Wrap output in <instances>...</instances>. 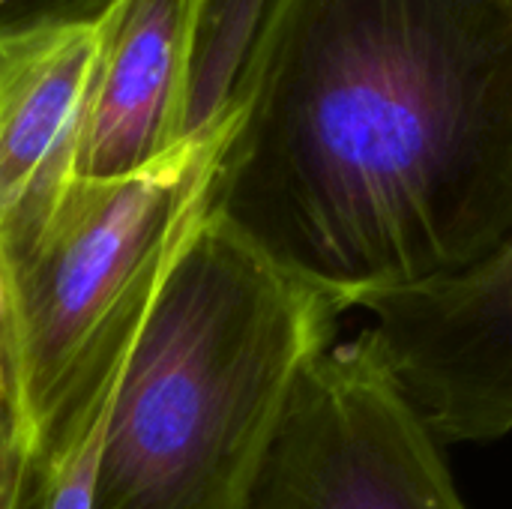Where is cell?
Masks as SVG:
<instances>
[{
	"label": "cell",
	"mask_w": 512,
	"mask_h": 509,
	"mask_svg": "<svg viewBox=\"0 0 512 509\" xmlns=\"http://www.w3.org/2000/svg\"><path fill=\"white\" fill-rule=\"evenodd\" d=\"M207 213L336 312L512 240V0H273Z\"/></svg>",
	"instance_id": "cell-1"
},
{
	"label": "cell",
	"mask_w": 512,
	"mask_h": 509,
	"mask_svg": "<svg viewBox=\"0 0 512 509\" xmlns=\"http://www.w3.org/2000/svg\"><path fill=\"white\" fill-rule=\"evenodd\" d=\"M339 315L201 207L123 363L90 509H246Z\"/></svg>",
	"instance_id": "cell-2"
},
{
	"label": "cell",
	"mask_w": 512,
	"mask_h": 509,
	"mask_svg": "<svg viewBox=\"0 0 512 509\" xmlns=\"http://www.w3.org/2000/svg\"><path fill=\"white\" fill-rule=\"evenodd\" d=\"M237 108L144 171L75 180L33 246L6 264L24 423L51 474L111 405L159 279L201 213Z\"/></svg>",
	"instance_id": "cell-3"
},
{
	"label": "cell",
	"mask_w": 512,
	"mask_h": 509,
	"mask_svg": "<svg viewBox=\"0 0 512 509\" xmlns=\"http://www.w3.org/2000/svg\"><path fill=\"white\" fill-rule=\"evenodd\" d=\"M246 509H468L372 330L297 381Z\"/></svg>",
	"instance_id": "cell-4"
},
{
	"label": "cell",
	"mask_w": 512,
	"mask_h": 509,
	"mask_svg": "<svg viewBox=\"0 0 512 509\" xmlns=\"http://www.w3.org/2000/svg\"><path fill=\"white\" fill-rule=\"evenodd\" d=\"M366 312L441 444L512 435V240L459 279L375 300Z\"/></svg>",
	"instance_id": "cell-5"
},
{
	"label": "cell",
	"mask_w": 512,
	"mask_h": 509,
	"mask_svg": "<svg viewBox=\"0 0 512 509\" xmlns=\"http://www.w3.org/2000/svg\"><path fill=\"white\" fill-rule=\"evenodd\" d=\"M108 30L111 12L0 45L3 267L33 246L78 180V153Z\"/></svg>",
	"instance_id": "cell-6"
},
{
	"label": "cell",
	"mask_w": 512,
	"mask_h": 509,
	"mask_svg": "<svg viewBox=\"0 0 512 509\" xmlns=\"http://www.w3.org/2000/svg\"><path fill=\"white\" fill-rule=\"evenodd\" d=\"M207 0H117L84 123L78 180H117L186 141Z\"/></svg>",
	"instance_id": "cell-7"
},
{
	"label": "cell",
	"mask_w": 512,
	"mask_h": 509,
	"mask_svg": "<svg viewBox=\"0 0 512 509\" xmlns=\"http://www.w3.org/2000/svg\"><path fill=\"white\" fill-rule=\"evenodd\" d=\"M273 0H207L192 93L186 138L201 135L225 123L234 111V96Z\"/></svg>",
	"instance_id": "cell-8"
},
{
	"label": "cell",
	"mask_w": 512,
	"mask_h": 509,
	"mask_svg": "<svg viewBox=\"0 0 512 509\" xmlns=\"http://www.w3.org/2000/svg\"><path fill=\"white\" fill-rule=\"evenodd\" d=\"M48 480L24 423L0 429V509H45Z\"/></svg>",
	"instance_id": "cell-9"
},
{
	"label": "cell",
	"mask_w": 512,
	"mask_h": 509,
	"mask_svg": "<svg viewBox=\"0 0 512 509\" xmlns=\"http://www.w3.org/2000/svg\"><path fill=\"white\" fill-rule=\"evenodd\" d=\"M117 0H0V45L42 30L96 21Z\"/></svg>",
	"instance_id": "cell-10"
},
{
	"label": "cell",
	"mask_w": 512,
	"mask_h": 509,
	"mask_svg": "<svg viewBox=\"0 0 512 509\" xmlns=\"http://www.w3.org/2000/svg\"><path fill=\"white\" fill-rule=\"evenodd\" d=\"M108 408H111V405H108ZM108 408L90 423V429L81 435V441L72 444L69 453H66V456L60 459V465L54 468L51 486H48L45 509H90L93 477H96L99 444H102Z\"/></svg>",
	"instance_id": "cell-11"
},
{
	"label": "cell",
	"mask_w": 512,
	"mask_h": 509,
	"mask_svg": "<svg viewBox=\"0 0 512 509\" xmlns=\"http://www.w3.org/2000/svg\"><path fill=\"white\" fill-rule=\"evenodd\" d=\"M12 423H24V408H21V381H18L12 291H9V276L0 264V429Z\"/></svg>",
	"instance_id": "cell-12"
}]
</instances>
